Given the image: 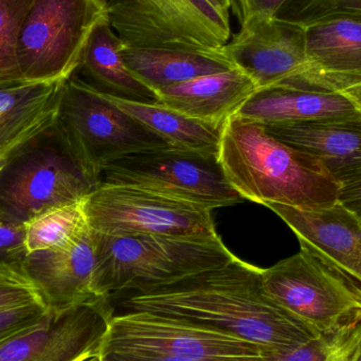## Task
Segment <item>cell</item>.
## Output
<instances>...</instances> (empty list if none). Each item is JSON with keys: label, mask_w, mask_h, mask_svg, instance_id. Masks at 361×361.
Wrapping results in <instances>:
<instances>
[{"label": "cell", "mask_w": 361, "mask_h": 361, "mask_svg": "<svg viewBox=\"0 0 361 361\" xmlns=\"http://www.w3.org/2000/svg\"><path fill=\"white\" fill-rule=\"evenodd\" d=\"M118 305L121 312H143L205 326L273 352L322 336L269 299L263 290L262 269L237 257L161 288L122 295Z\"/></svg>", "instance_id": "cell-1"}, {"label": "cell", "mask_w": 361, "mask_h": 361, "mask_svg": "<svg viewBox=\"0 0 361 361\" xmlns=\"http://www.w3.org/2000/svg\"><path fill=\"white\" fill-rule=\"evenodd\" d=\"M219 161L244 200L312 212L338 203L341 185L324 165L276 139L259 123L229 118L223 126Z\"/></svg>", "instance_id": "cell-2"}, {"label": "cell", "mask_w": 361, "mask_h": 361, "mask_svg": "<svg viewBox=\"0 0 361 361\" xmlns=\"http://www.w3.org/2000/svg\"><path fill=\"white\" fill-rule=\"evenodd\" d=\"M92 231V229H91ZM94 288L101 298L145 292L216 269L235 255L221 238L188 239L156 235H112L92 231Z\"/></svg>", "instance_id": "cell-3"}, {"label": "cell", "mask_w": 361, "mask_h": 361, "mask_svg": "<svg viewBox=\"0 0 361 361\" xmlns=\"http://www.w3.org/2000/svg\"><path fill=\"white\" fill-rule=\"evenodd\" d=\"M99 185L55 118L11 149L0 171V216L23 225L51 208L82 201Z\"/></svg>", "instance_id": "cell-4"}, {"label": "cell", "mask_w": 361, "mask_h": 361, "mask_svg": "<svg viewBox=\"0 0 361 361\" xmlns=\"http://www.w3.org/2000/svg\"><path fill=\"white\" fill-rule=\"evenodd\" d=\"M265 294L320 335L361 324V286L305 248L262 269Z\"/></svg>", "instance_id": "cell-5"}, {"label": "cell", "mask_w": 361, "mask_h": 361, "mask_svg": "<svg viewBox=\"0 0 361 361\" xmlns=\"http://www.w3.org/2000/svg\"><path fill=\"white\" fill-rule=\"evenodd\" d=\"M56 122L78 158L99 182L104 169L118 159L171 147L112 103L106 93L74 74L63 84Z\"/></svg>", "instance_id": "cell-6"}, {"label": "cell", "mask_w": 361, "mask_h": 361, "mask_svg": "<svg viewBox=\"0 0 361 361\" xmlns=\"http://www.w3.org/2000/svg\"><path fill=\"white\" fill-rule=\"evenodd\" d=\"M106 16L104 0H32L17 44L23 80L52 82L73 75L91 32Z\"/></svg>", "instance_id": "cell-7"}, {"label": "cell", "mask_w": 361, "mask_h": 361, "mask_svg": "<svg viewBox=\"0 0 361 361\" xmlns=\"http://www.w3.org/2000/svg\"><path fill=\"white\" fill-rule=\"evenodd\" d=\"M107 15L126 46L214 50L231 39L228 10L216 0H109Z\"/></svg>", "instance_id": "cell-8"}, {"label": "cell", "mask_w": 361, "mask_h": 361, "mask_svg": "<svg viewBox=\"0 0 361 361\" xmlns=\"http://www.w3.org/2000/svg\"><path fill=\"white\" fill-rule=\"evenodd\" d=\"M89 226L105 235L218 237L212 209L129 185L101 184L85 199Z\"/></svg>", "instance_id": "cell-9"}, {"label": "cell", "mask_w": 361, "mask_h": 361, "mask_svg": "<svg viewBox=\"0 0 361 361\" xmlns=\"http://www.w3.org/2000/svg\"><path fill=\"white\" fill-rule=\"evenodd\" d=\"M106 352L205 361H262L273 353L252 341L143 312L114 314L101 353Z\"/></svg>", "instance_id": "cell-10"}, {"label": "cell", "mask_w": 361, "mask_h": 361, "mask_svg": "<svg viewBox=\"0 0 361 361\" xmlns=\"http://www.w3.org/2000/svg\"><path fill=\"white\" fill-rule=\"evenodd\" d=\"M101 184L140 187L212 210L245 201L227 180L219 157L175 147L118 159L104 169Z\"/></svg>", "instance_id": "cell-11"}, {"label": "cell", "mask_w": 361, "mask_h": 361, "mask_svg": "<svg viewBox=\"0 0 361 361\" xmlns=\"http://www.w3.org/2000/svg\"><path fill=\"white\" fill-rule=\"evenodd\" d=\"M219 50L258 90L277 85L337 90L310 63L305 27L297 23L277 17L252 19Z\"/></svg>", "instance_id": "cell-12"}, {"label": "cell", "mask_w": 361, "mask_h": 361, "mask_svg": "<svg viewBox=\"0 0 361 361\" xmlns=\"http://www.w3.org/2000/svg\"><path fill=\"white\" fill-rule=\"evenodd\" d=\"M114 314L108 298L49 311L0 343V361H82L101 354Z\"/></svg>", "instance_id": "cell-13"}, {"label": "cell", "mask_w": 361, "mask_h": 361, "mask_svg": "<svg viewBox=\"0 0 361 361\" xmlns=\"http://www.w3.org/2000/svg\"><path fill=\"white\" fill-rule=\"evenodd\" d=\"M95 250L90 226L54 250L29 252L25 274L42 305L61 311L102 299L94 288Z\"/></svg>", "instance_id": "cell-14"}, {"label": "cell", "mask_w": 361, "mask_h": 361, "mask_svg": "<svg viewBox=\"0 0 361 361\" xmlns=\"http://www.w3.org/2000/svg\"><path fill=\"white\" fill-rule=\"evenodd\" d=\"M235 116L262 125L360 120L361 84L337 90L293 85L259 89Z\"/></svg>", "instance_id": "cell-15"}, {"label": "cell", "mask_w": 361, "mask_h": 361, "mask_svg": "<svg viewBox=\"0 0 361 361\" xmlns=\"http://www.w3.org/2000/svg\"><path fill=\"white\" fill-rule=\"evenodd\" d=\"M286 223L305 248L361 286V224L343 205L312 212L265 205Z\"/></svg>", "instance_id": "cell-16"}, {"label": "cell", "mask_w": 361, "mask_h": 361, "mask_svg": "<svg viewBox=\"0 0 361 361\" xmlns=\"http://www.w3.org/2000/svg\"><path fill=\"white\" fill-rule=\"evenodd\" d=\"M262 126L276 139L322 163L339 185L361 171V118Z\"/></svg>", "instance_id": "cell-17"}, {"label": "cell", "mask_w": 361, "mask_h": 361, "mask_svg": "<svg viewBox=\"0 0 361 361\" xmlns=\"http://www.w3.org/2000/svg\"><path fill=\"white\" fill-rule=\"evenodd\" d=\"M256 85L233 68L161 89L159 103L204 124L223 128L254 94Z\"/></svg>", "instance_id": "cell-18"}, {"label": "cell", "mask_w": 361, "mask_h": 361, "mask_svg": "<svg viewBox=\"0 0 361 361\" xmlns=\"http://www.w3.org/2000/svg\"><path fill=\"white\" fill-rule=\"evenodd\" d=\"M66 80L0 84V154L54 122Z\"/></svg>", "instance_id": "cell-19"}, {"label": "cell", "mask_w": 361, "mask_h": 361, "mask_svg": "<svg viewBox=\"0 0 361 361\" xmlns=\"http://www.w3.org/2000/svg\"><path fill=\"white\" fill-rule=\"evenodd\" d=\"M310 63L333 89L361 84V21L331 18L305 27Z\"/></svg>", "instance_id": "cell-20"}, {"label": "cell", "mask_w": 361, "mask_h": 361, "mask_svg": "<svg viewBox=\"0 0 361 361\" xmlns=\"http://www.w3.org/2000/svg\"><path fill=\"white\" fill-rule=\"evenodd\" d=\"M122 54L130 71L156 93L166 87L233 68L219 49L148 48L125 44Z\"/></svg>", "instance_id": "cell-21"}, {"label": "cell", "mask_w": 361, "mask_h": 361, "mask_svg": "<svg viewBox=\"0 0 361 361\" xmlns=\"http://www.w3.org/2000/svg\"><path fill=\"white\" fill-rule=\"evenodd\" d=\"M124 47L106 16L91 32L78 69L90 80L91 86L106 94L128 101L159 103L157 93L127 67L122 54Z\"/></svg>", "instance_id": "cell-22"}, {"label": "cell", "mask_w": 361, "mask_h": 361, "mask_svg": "<svg viewBox=\"0 0 361 361\" xmlns=\"http://www.w3.org/2000/svg\"><path fill=\"white\" fill-rule=\"evenodd\" d=\"M107 97L171 147L219 157L223 128L193 120L161 103L128 101L109 94Z\"/></svg>", "instance_id": "cell-23"}, {"label": "cell", "mask_w": 361, "mask_h": 361, "mask_svg": "<svg viewBox=\"0 0 361 361\" xmlns=\"http://www.w3.org/2000/svg\"><path fill=\"white\" fill-rule=\"evenodd\" d=\"M23 226L27 252L68 245L89 227L85 200L46 210Z\"/></svg>", "instance_id": "cell-24"}, {"label": "cell", "mask_w": 361, "mask_h": 361, "mask_svg": "<svg viewBox=\"0 0 361 361\" xmlns=\"http://www.w3.org/2000/svg\"><path fill=\"white\" fill-rule=\"evenodd\" d=\"M31 2L0 0V84L23 80L17 59V44Z\"/></svg>", "instance_id": "cell-25"}, {"label": "cell", "mask_w": 361, "mask_h": 361, "mask_svg": "<svg viewBox=\"0 0 361 361\" xmlns=\"http://www.w3.org/2000/svg\"><path fill=\"white\" fill-rule=\"evenodd\" d=\"M275 17L302 27L339 17L361 21V0H288Z\"/></svg>", "instance_id": "cell-26"}, {"label": "cell", "mask_w": 361, "mask_h": 361, "mask_svg": "<svg viewBox=\"0 0 361 361\" xmlns=\"http://www.w3.org/2000/svg\"><path fill=\"white\" fill-rule=\"evenodd\" d=\"M25 226L0 216V280L32 286L25 274Z\"/></svg>", "instance_id": "cell-27"}, {"label": "cell", "mask_w": 361, "mask_h": 361, "mask_svg": "<svg viewBox=\"0 0 361 361\" xmlns=\"http://www.w3.org/2000/svg\"><path fill=\"white\" fill-rule=\"evenodd\" d=\"M48 313L42 302L0 310V343L42 322Z\"/></svg>", "instance_id": "cell-28"}, {"label": "cell", "mask_w": 361, "mask_h": 361, "mask_svg": "<svg viewBox=\"0 0 361 361\" xmlns=\"http://www.w3.org/2000/svg\"><path fill=\"white\" fill-rule=\"evenodd\" d=\"M288 0H237L240 25L252 19L275 17Z\"/></svg>", "instance_id": "cell-29"}, {"label": "cell", "mask_w": 361, "mask_h": 361, "mask_svg": "<svg viewBox=\"0 0 361 361\" xmlns=\"http://www.w3.org/2000/svg\"><path fill=\"white\" fill-rule=\"evenodd\" d=\"M33 302H42L33 286L0 280V310Z\"/></svg>", "instance_id": "cell-30"}, {"label": "cell", "mask_w": 361, "mask_h": 361, "mask_svg": "<svg viewBox=\"0 0 361 361\" xmlns=\"http://www.w3.org/2000/svg\"><path fill=\"white\" fill-rule=\"evenodd\" d=\"M338 203L351 212L361 224V171L341 184Z\"/></svg>", "instance_id": "cell-31"}, {"label": "cell", "mask_w": 361, "mask_h": 361, "mask_svg": "<svg viewBox=\"0 0 361 361\" xmlns=\"http://www.w3.org/2000/svg\"><path fill=\"white\" fill-rule=\"evenodd\" d=\"M103 361H205V360H176V358L161 357V356L139 355V354L116 353V352H106L101 353ZM262 361H267L262 360Z\"/></svg>", "instance_id": "cell-32"}, {"label": "cell", "mask_w": 361, "mask_h": 361, "mask_svg": "<svg viewBox=\"0 0 361 361\" xmlns=\"http://www.w3.org/2000/svg\"><path fill=\"white\" fill-rule=\"evenodd\" d=\"M10 152L11 150H8V152H1V154H0V171H1V169H4V165H6Z\"/></svg>", "instance_id": "cell-33"}, {"label": "cell", "mask_w": 361, "mask_h": 361, "mask_svg": "<svg viewBox=\"0 0 361 361\" xmlns=\"http://www.w3.org/2000/svg\"><path fill=\"white\" fill-rule=\"evenodd\" d=\"M216 1L226 10H229L231 8V4H233V0H216Z\"/></svg>", "instance_id": "cell-34"}, {"label": "cell", "mask_w": 361, "mask_h": 361, "mask_svg": "<svg viewBox=\"0 0 361 361\" xmlns=\"http://www.w3.org/2000/svg\"><path fill=\"white\" fill-rule=\"evenodd\" d=\"M82 361H103V358H102L101 354H97V355L91 356V357Z\"/></svg>", "instance_id": "cell-35"}]
</instances>
